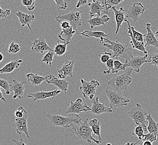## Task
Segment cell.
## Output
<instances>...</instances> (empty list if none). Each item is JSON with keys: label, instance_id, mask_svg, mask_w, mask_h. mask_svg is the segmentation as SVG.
<instances>
[{"label": "cell", "instance_id": "cell-10", "mask_svg": "<svg viewBox=\"0 0 158 145\" xmlns=\"http://www.w3.org/2000/svg\"><path fill=\"white\" fill-rule=\"evenodd\" d=\"M145 7L141 3H134L127 10L126 18H131L134 22H136L140 18V16L145 12Z\"/></svg>", "mask_w": 158, "mask_h": 145}, {"label": "cell", "instance_id": "cell-45", "mask_svg": "<svg viewBox=\"0 0 158 145\" xmlns=\"http://www.w3.org/2000/svg\"><path fill=\"white\" fill-rule=\"evenodd\" d=\"M0 10H1L0 18H1V21H3V19H5L8 16L10 15L11 10L10 9L4 10L2 7H0Z\"/></svg>", "mask_w": 158, "mask_h": 145}, {"label": "cell", "instance_id": "cell-18", "mask_svg": "<svg viewBox=\"0 0 158 145\" xmlns=\"http://www.w3.org/2000/svg\"><path fill=\"white\" fill-rule=\"evenodd\" d=\"M26 82H19L16 79L12 80V84H11L10 91H13L14 92L13 98H19L21 100L24 97L25 87L24 84Z\"/></svg>", "mask_w": 158, "mask_h": 145}, {"label": "cell", "instance_id": "cell-1", "mask_svg": "<svg viewBox=\"0 0 158 145\" xmlns=\"http://www.w3.org/2000/svg\"><path fill=\"white\" fill-rule=\"evenodd\" d=\"M104 40L103 45L113 52L112 58L121 57L125 59L126 61H129L133 57L130 44H122L118 41H113L106 37H105Z\"/></svg>", "mask_w": 158, "mask_h": 145}, {"label": "cell", "instance_id": "cell-28", "mask_svg": "<svg viewBox=\"0 0 158 145\" xmlns=\"http://www.w3.org/2000/svg\"><path fill=\"white\" fill-rule=\"evenodd\" d=\"M78 35H80L82 36L88 37H95L98 39H101L103 37H107L109 36L110 33H106L103 31H89L85 30L82 33H77Z\"/></svg>", "mask_w": 158, "mask_h": 145}, {"label": "cell", "instance_id": "cell-27", "mask_svg": "<svg viewBox=\"0 0 158 145\" xmlns=\"http://www.w3.org/2000/svg\"><path fill=\"white\" fill-rule=\"evenodd\" d=\"M26 76L27 80L31 83L32 86L34 87L40 85L43 81L46 80L47 79V76L44 77L37 74L34 73H29Z\"/></svg>", "mask_w": 158, "mask_h": 145}, {"label": "cell", "instance_id": "cell-16", "mask_svg": "<svg viewBox=\"0 0 158 145\" xmlns=\"http://www.w3.org/2000/svg\"><path fill=\"white\" fill-rule=\"evenodd\" d=\"M75 64V60L66 61L63 64L62 67H61L58 70V78L63 79H65L67 76H70L71 78H73V67Z\"/></svg>", "mask_w": 158, "mask_h": 145}, {"label": "cell", "instance_id": "cell-41", "mask_svg": "<svg viewBox=\"0 0 158 145\" xmlns=\"http://www.w3.org/2000/svg\"><path fill=\"white\" fill-rule=\"evenodd\" d=\"M158 136L155 133L149 132L147 134H145L143 137V141H149L150 142H154L156 141Z\"/></svg>", "mask_w": 158, "mask_h": 145}, {"label": "cell", "instance_id": "cell-30", "mask_svg": "<svg viewBox=\"0 0 158 145\" xmlns=\"http://www.w3.org/2000/svg\"><path fill=\"white\" fill-rule=\"evenodd\" d=\"M146 120L149 122L148 126V131L149 132L155 133L158 137V122L155 121L151 114L147 115Z\"/></svg>", "mask_w": 158, "mask_h": 145}, {"label": "cell", "instance_id": "cell-32", "mask_svg": "<svg viewBox=\"0 0 158 145\" xmlns=\"http://www.w3.org/2000/svg\"><path fill=\"white\" fill-rule=\"evenodd\" d=\"M55 54V53L53 50H49L43 57L41 61V63H46L47 65H49V67L52 66V62L54 61L53 57Z\"/></svg>", "mask_w": 158, "mask_h": 145}, {"label": "cell", "instance_id": "cell-13", "mask_svg": "<svg viewBox=\"0 0 158 145\" xmlns=\"http://www.w3.org/2000/svg\"><path fill=\"white\" fill-rule=\"evenodd\" d=\"M148 55L145 54L143 57H133L131 58V60L129 61H125V64L127 68H131L133 71L136 72H140V68L143 64L148 63Z\"/></svg>", "mask_w": 158, "mask_h": 145}, {"label": "cell", "instance_id": "cell-14", "mask_svg": "<svg viewBox=\"0 0 158 145\" xmlns=\"http://www.w3.org/2000/svg\"><path fill=\"white\" fill-rule=\"evenodd\" d=\"M46 76H47L46 81L47 82V83L54 85L55 86L59 88L61 91H63L64 93H67L69 84H70L69 82H67L65 80H62L61 79L58 78L52 74H49Z\"/></svg>", "mask_w": 158, "mask_h": 145}, {"label": "cell", "instance_id": "cell-53", "mask_svg": "<svg viewBox=\"0 0 158 145\" xmlns=\"http://www.w3.org/2000/svg\"><path fill=\"white\" fill-rule=\"evenodd\" d=\"M0 55H1V59H0V61H2L3 59V55L2 53H0Z\"/></svg>", "mask_w": 158, "mask_h": 145}, {"label": "cell", "instance_id": "cell-50", "mask_svg": "<svg viewBox=\"0 0 158 145\" xmlns=\"http://www.w3.org/2000/svg\"><path fill=\"white\" fill-rule=\"evenodd\" d=\"M139 142L140 143V145H152V142H150L149 141L139 140Z\"/></svg>", "mask_w": 158, "mask_h": 145}, {"label": "cell", "instance_id": "cell-47", "mask_svg": "<svg viewBox=\"0 0 158 145\" xmlns=\"http://www.w3.org/2000/svg\"><path fill=\"white\" fill-rule=\"evenodd\" d=\"M60 25L62 29H66L71 26L70 22L67 21H61L60 22Z\"/></svg>", "mask_w": 158, "mask_h": 145}, {"label": "cell", "instance_id": "cell-51", "mask_svg": "<svg viewBox=\"0 0 158 145\" xmlns=\"http://www.w3.org/2000/svg\"><path fill=\"white\" fill-rule=\"evenodd\" d=\"M0 96H0V99H1V100L2 101H3V102L7 103V100H6V98L3 97V94H2V89H0Z\"/></svg>", "mask_w": 158, "mask_h": 145}, {"label": "cell", "instance_id": "cell-48", "mask_svg": "<svg viewBox=\"0 0 158 145\" xmlns=\"http://www.w3.org/2000/svg\"><path fill=\"white\" fill-rule=\"evenodd\" d=\"M12 141L15 143L16 145H27L25 142L24 141V140L22 139V137H20V140L16 139H13Z\"/></svg>", "mask_w": 158, "mask_h": 145}, {"label": "cell", "instance_id": "cell-37", "mask_svg": "<svg viewBox=\"0 0 158 145\" xmlns=\"http://www.w3.org/2000/svg\"><path fill=\"white\" fill-rule=\"evenodd\" d=\"M144 132L145 131L143 129V127L140 126H137V127H135L132 135L137 136L139 140H143V137L145 135Z\"/></svg>", "mask_w": 158, "mask_h": 145}, {"label": "cell", "instance_id": "cell-39", "mask_svg": "<svg viewBox=\"0 0 158 145\" xmlns=\"http://www.w3.org/2000/svg\"><path fill=\"white\" fill-rule=\"evenodd\" d=\"M106 48L104 49V52L102 54L99 55L101 62L104 64L106 63V62L110 59V57H112L113 55V53L106 52Z\"/></svg>", "mask_w": 158, "mask_h": 145}, {"label": "cell", "instance_id": "cell-15", "mask_svg": "<svg viewBox=\"0 0 158 145\" xmlns=\"http://www.w3.org/2000/svg\"><path fill=\"white\" fill-rule=\"evenodd\" d=\"M88 5L89 6V12L90 18H94L95 16H100L102 12H105L106 10L104 3H102L99 0H93V2Z\"/></svg>", "mask_w": 158, "mask_h": 145}, {"label": "cell", "instance_id": "cell-34", "mask_svg": "<svg viewBox=\"0 0 158 145\" xmlns=\"http://www.w3.org/2000/svg\"><path fill=\"white\" fill-rule=\"evenodd\" d=\"M148 63H149V65L148 67V71H149V68L151 65H155L158 67V53H154L150 55L148 57Z\"/></svg>", "mask_w": 158, "mask_h": 145}, {"label": "cell", "instance_id": "cell-4", "mask_svg": "<svg viewBox=\"0 0 158 145\" xmlns=\"http://www.w3.org/2000/svg\"><path fill=\"white\" fill-rule=\"evenodd\" d=\"M46 116L49 118V124L51 126L69 128L73 127L75 123L81 121V118L77 114H70L67 117L51 114H47Z\"/></svg>", "mask_w": 158, "mask_h": 145}, {"label": "cell", "instance_id": "cell-31", "mask_svg": "<svg viewBox=\"0 0 158 145\" xmlns=\"http://www.w3.org/2000/svg\"><path fill=\"white\" fill-rule=\"evenodd\" d=\"M67 43H61L57 41L55 44V48H53V51L55 53V54L57 56H61L65 54L67 50Z\"/></svg>", "mask_w": 158, "mask_h": 145}, {"label": "cell", "instance_id": "cell-35", "mask_svg": "<svg viewBox=\"0 0 158 145\" xmlns=\"http://www.w3.org/2000/svg\"><path fill=\"white\" fill-rule=\"evenodd\" d=\"M35 1L36 0H21V3L29 11H31L35 8Z\"/></svg>", "mask_w": 158, "mask_h": 145}, {"label": "cell", "instance_id": "cell-24", "mask_svg": "<svg viewBox=\"0 0 158 145\" xmlns=\"http://www.w3.org/2000/svg\"><path fill=\"white\" fill-rule=\"evenodd\" d=\"M110 18L107 15L100 16H96L93 18H90L88 20L89 24L91 29H94L96 26H100L101 25H105L106 22L110 21Z\"/></svg>", "mask_w": 158, "mask_h": 145}, {"label": "cell", "instance_id": "cell-38", "mask_svg": "<svg viewBox=\"0 0 158 145\" xmlns=\"http://www.w3.org/2000/svg\"><path fill=\"white\" fill-rule=\"evenodd\" d=\"M0 86L2 88H3L6 92V95L9 96L10 94V87L11 85L9 84V83L6 80H4L2 79H0Z\"/></svg>", "mask_w": 158, "mask_h": 145}, {"label": "cell", "instance_id": "cell-7", "mask_svg": "<svg viewBox=\"0 0 158 145\" xmlns=\"http://www.w3.org/2000/svg\"><path fill=\"white\" fill-rule=\"evenodd\" d=\"M82 13V11L73 10L66 14L58 15L56 18V20L60 23L61 21H69L71 25L73 27V29L77 32L80 27L81 26Z\"/></svg>", "mask_w": 158, "mask_h": 145}, {"label": "cell", "instance_id": "cell-42", "mask_svg": "<svg viewBox=\"0 0 158 145\" xmlns=\"http://www.w3.org/2000/svg\"><path fill=\"white\" fill-rule=\"evenodd\" d=\"M114 61L113 59V58H110V60L106 62V67L108 69V70H106V71H103V70H101L103 72L104 74H110V72H112V70L114 68Z\"/></svg>", "mask_w": 158, "mask_h": 145}, {"label": "cell", "instance_id": "cell-52", "mask_svg": "<svg viewBox=\"0 0 158 145\" xmlns=\"http://www.w3.org/2000/svg\"><path fill=\"white\" fill-rule=\"evenodd\" d=\"M154 29L156 30V33H154V34H155V36L156 37V38L158 39V29H156V28L154 27Z\"/></svg>", "mask_w": 158, "mask_h": 145}, {"label": "cell", "instance_id": "cell-55", "mask_svg": "<svg viewBox=\"0 0 158 145\" xmlns=\"http://www.w3.org/2000/svg\"><path fill=\"white\" fill-rule=\"evenodd\" d=\"M134 145H140V143H139V141H137L136 143H134Z\"/></svg>", "mask_w": 158, "mask_h": 145}, {"label": "cell", "instance_id": "cell-44", "mask_svg": "<svg viewBox=\"0 0 158 145\" xmlns=\"http://www.w3.org/2000/svg\"><path fill=\"white\" fill-rule=\"evenodd\" d=\"M27 112L24 108L22 106H20L15 112V116L16 118H22L24 116V113Z\"/></svg>", "mask_w": 158, "mask_h": 145}, {"label": "cell", "instance_id": "cell-12", "mask_svg": "<svg viewBox=\"0 0 158 145\" xmlns=\"http://www.w3.org/2000/svg\"><path fill=\"white\" fill-rule=\"evenodd\" d=\"M27 112L24 113V116L22 118H16L15 122L13 124V127H15L16 132L21 137V133H24L27 139H30L29 131L27 128Z\"/></svg>", "mask_w": 158, "mask_h": 145}, {"label": "cell", "instance_id": "cell-29", "mask_svg": "<svg viewBox=\"0 0 158 145\" xmlns=\"http://www.w3.org/2000/svg\"><path fill=\"white\" fill-rule=\"evenodd\" d=\"M89 124L91 127L94 135L98 137V140L102 142V139L100 135V123L99 121L97 118H94L89 121Z\"/></svg>", "mask_w": 158, "mask_h": 145}, {"label": "cell", "instance_id": "cell-26", "mask_svg": "<svg viewBox=\"0 0 158 145\" xmlns=\"http://www.w3.org/2000/svg\"><path fill=\"white\" fill-rule=\"evenodd\" d=\"M21 63H23V60H15L10 61L9 63L6 64L3 66L2 68L0 69V74L4 73H10L12 72L14 70L20 67Z\"/></svg>", "mask_w": 158, "mask_h": 145}, {"label": "cell", "instance_id": "cell-46", "mask_svg": "<svg viewBox=\"0 0 158 145\" xmlns=\"http://www.w3.org/2000/svg\"><path fill=\"white\" fill-rule=\"evenodd\" d=\"M123 1H125V0H107L106 3L109 4L110 6L112 7V6H116L118 5L119 3L122 2Z\"/></svg>", "mask_w": 158, "mask_h": 145}, {"label": "cell", "instance_id": "cell-5", "mask_svg": "<svg viewBox=\"0 0 158 145\" xmlns=\"http://www.w3.org/2000/svg\"><path fill=\"white\" fill-rule=\"evenodd\" d=\"M128 114V118L132 119L136 124L143 127L145 132L148 131L149 124L148 121L146 120L148 114L139 103H137L135 107L129 111Z\"/></svg>", "mask_w": 158, "mask_h": 145}, {"label": "cell", "instance_id": "cell-33", "mask_svg": "<svg viewBox=\"0 0 158 145\" xmlns=\"http://www.w3.org/2000/svg\"><path fill=\"white\" fill-rule=\"evenodd\" d=\"M127 67L125 63H122L118 59H116L114 61V68L111 72L113 74L117 73L119 71H126Z\"/></svg>", "mask_w": 158, "mask_h": 145}, {"label": "cell", "instance_id": "cell-49", "mask_svg": "<svg viewBox=\"0 0 158 145\" xmlns=\"http://www.w3.org/2000/svg\"><path fill=\"white\" fill-rule=\"evenodd\" d=\"M88 4V0H78V2L76 4V8H79L80 7L85 6Z\"/></svg>", "mask_w": 158, "mask_h": 145}, {"label": "cell", "instance_id": "cell-9", "mask_svg": "<svg viewBox=\"0 0 158 145\" xmlns=\"http://www.w3.org/2000/svg\"><path fill=\"white\" fill-rule=\"evenodd\" d=\"M90 108L87 104H84L81 98H77L75 102H71L69 107L67 108V114H80L82 112H88L90 111Z\"/></svg>", "mask_w": 158, "mask_h": 145}, {"label": "cell", "instance_id": "cell-57", "mask_svg": "<svg viewBox=\"0 0 158 145\" xmlns=\"http://www.w3.org/2000/svg\"><path fill=\"white\" fill-rule=\"evenodd\" d=\"M106 145H112V144H111V143H107V144H106Z\"/></svg>", "mask_w": 158, "mask_h": 145}, {"label": "cell", "instance_id": "cell-17", "mask_svg": "<svg viewBox=\"0 0 158 145\" xmlns=\"http://www.w3.org/2000/svg\"><path fill=\"white\" fill-rule=\"evenodd\" d=\"M61 91H62L59 89H56L55 91L51 92H38L36 93L29 94L27 97L33 99L34 102L37 100H45L49 98L54 99L58 94L61 93Z\"/></svg>", "mask_w": 158, "mask_h": 145}, {"label": "cell", "instance_id": "cell-56", "mask_svg": "<svg viewBox=\"0 0 158 145\" xmlns=\"http://www.w3.org/2000/svg\"><path fill=\"white\" fill-rule=\"evenodd\" d=\"M106 1H107V0H104V3L105 4V5L106 4Z\"/></svg>", "mask_w": 158, "mask_h": 145}, {"label": "cell", "instance_id": "cell-23", "mask_svg": "<svg viewBox=\"0 0 158 145\" xmlns=\"http://www.w3.org/2000/svg\"><path fill=\"white\" fill-rule=\"evenodd\" d=\"M16 16H18L19 21L21 24V27H24L25 26H27L29 28L30 30L32 33V30L31 27V24L34 20L35 15L33 14L28 15L27 14H25V13L21 12V11H18L16 13ZM34 37L35 38L34 36Z\"/></svg>", "mask_w": 158, "mask_h": 145}, {"label": "cell", "instance_id": "cell-20", "mask_svg": "<svg viewBox=\"0 0 158 145\" xmlns=\"http://www.w3.org/2000/svg\"><path fill=\"white\" fill-rule=\"evenodd\" d=\"M125 21L127 23L128 34V36L131 37V40L130 43L131 44V45H132V48L133 49H137L140 52H143L145 54H148V53L146 50V49H145L146 47L145 46L144 42H140L134 37L133 34H132V31L131 30V25L130 24V22L128 21L127 19H126Z\"/></svg>", "mask_w": 158, "mask_h": 145}, {"label": "cell", "instance_id": "cell-36", "mask_svg": "<svg viewBox=\"0 0 158 145\" xmlns=\"http://www.w3.org/2000/svg\"><path fill=\"white\" fill-rule=\"evenodd\" d=\"M20 45L19 44H18L14 41L10 43L9 46V50H8V52L9 53L14 54L20 52Z\"/></svg>", "mask_w": 158, "mask_h": 145}, {"label": "cell", "instance_id": "cell-21", "mask_svg": "<svg viewBox=\"0 0 158 145\" xmlns=\"http://www.w3.org/2000/svg\"><path fill=\"white\" fill-rule=\"evenodd\" d=\"M145 28L148 32L144 35V42H146V44L145 45V47L147 46H154L158 49V39L152 30V25L148 23Z\"/></svg>", "mask_w": 158, "mask_h": 145}, {"label": "cell", "instance_id": "cell-43", "mask_svg": "<svg viewBox=\"0 0 158 145\" xmlns=\"http://www.w3.org/2000/svg\"><path fill=\"white\" fill-rule=\"evenodd\" d=\"M56 3V7L57 9L66 10L68 7L67 2L64 0H54Z\"/></svg>", "mask_w": 158, "mask_h": 145}, {"label": "cell", "instance_id": "cell-25", "mask_svg": "<svg viewBox=\"0 0 158 145\" xmlns=\"http://www.w3.org/2000/svg\"><path fill=\"white\" fill-rule=\"evenodd\" d=\"M76 33H77V32L73 29V27L71 26L66 29H62L61 33H58V37L62 41H64V43H67L69 44L73 35Z\"/></svg>", "mask_w": 158, "mask_h": 145}, {"label": "cell", "instance_id": "cell-22", "mask_svg": "<svg viewBox=\"0 0 158 145\" xmlns=\"http://www.w3.org/2000/svg\"><path fill=\"white\" fill-rule=\"evenodd\" d=\"M111 9L114 12L115 16V22L117 25V29H116V33L117 34L118 33L119 29L121 27L122 25L123 24V21L126 20L125 16V12L127 11V10L123 9V8L121 7L119 8V9H117L116 6H112Z\"/></svg>", "mask_w": 158, "mask_h": 145}, {"label": "cell", "instance_id": "cell-8", "mask_svg": "<svg viewBox=\"0 0 158 145\" xmlns=\"http://www.w3.org/2000/svg\"><path fill=\"white\" fill-rule=\"evenodd\" d=\"M80 81L81 85L80 90L81 92L83 97L85 98H89L90 100H93L96 94L97 89L100 86L99 82L96 80H92L90 82H87L83 79H81Z\"/></svg>", "mask_w": 158, "mask_h": 145}, {"label": "cell", "instance_id": "cell-11", "mask_svg": "<svg viewBox=\"0 0 158 145\" xmlns=\"http://www.w3.org/2000/svg\"><path fill=\"white\" fill-rule=\"evenodd\" d=\"M92 103L90 111L88 113H90L92 115H100L104 113H112L113 109L110 107H106L104 103H102L99 101V97H94L91 100Z\"/></svg>", "mask_w": 158, "mask_h": 145}, {"label": "cell", "instance_id": "cell-40", "mask_svg": "<svg viewBox=\"0 0 158 145\" xmlns=\"http://www.w3.org/2000/svg\"><path fill=\"white\" fill-rule=\"evenodd\" d=\"M131 28L134 37L140 42H144V35H143L142 33L138 32L135 29V28L133 26H131Z\"/></svg>", "mask_w": 158, "mask_h": 145}, {"label": "cell", "instance_id": "cell-54", "mask_svg": "<svg viewBox=\"0 0 158 145\" xmlns=\"http://www.w3.org/2000/svg\"><path fill=\"white\" fill-rule=\"evenodd\" d=\"M134 143H130V142H128L127 143H126L125 145H134Z\"/></svg>", "mask_w": 158, "mask_h": 145}, {"label": "cell", "instance_id": "cell-3", "mask_svg": "<svg viewBox=\"0 0 158 145\" xmlns=\"http://www.w3.org/2000/svg\"><path fill=\"white\" fill-rule=\"evenodd\" d=\"M133 69L129 68L125 72L120 75L114 76L108 82V87L112 91L125 94L128 85L132 82L131 74Z\"/></svg>", "mask_w": 158, "mask_h": 145}, {"label": "cell", "instance_id": "cell-2", "mask_svg": "<svg viewBox=\"0 0 158 145\" xmlns=\"http://www.w3.org/2000/svg\"><path fill=\"white\" fill-rule=\"evenodd\" d=\"M71 132L75 135L76 139L84 140L88 143H91L92 141L94 142L97 145L102 143V141L95 139L92 136L93 131L89 124L88 118L85 119L83 122L81 121L73 124L72 127Z\"/></svg>", "mask_w": 158, "mask_h": 145}, {"label": "cell", "instance_id": "cell-19", "mask_svg": "<svg viewBox=\"0 0 158 145\" xmlns=\"http://www.w3.org/2000/svg\"><path fill=\"white\" fill-rule=\"evenodd\" d=\"M31 49L36 53H43L46 51L53 50V48H51L48 45L43 37H40L38 39H35Z\"/></svg>", "mask_w": 158, "mask_h": 145}, {"label": "cell", "instance_id": "cell-6", "mask_svg": "<svg viewBox=\"0 0 158 145\" xmlns=\"http://www.w3.org/2000/svg\"><path fill=\"white\" fill-rule=\"evenodd\" d=\"M106 94L110 100V107L112 109L127 106L130 102V100L125 97L123 94L112 91L108 87L106 88Z\"/></svg>", "mask_w": 158, "mask_h": 145}]
</instances>
